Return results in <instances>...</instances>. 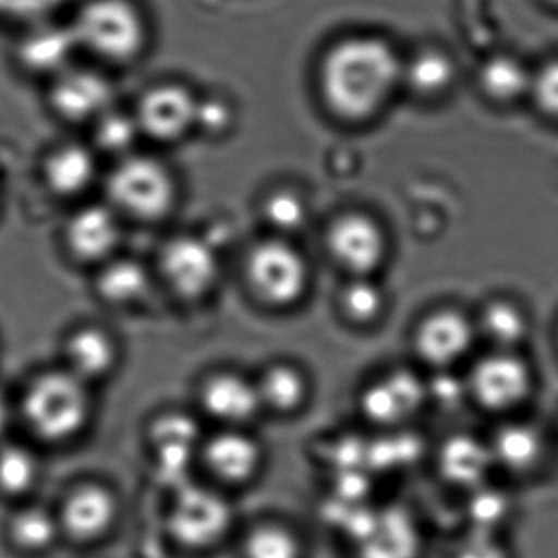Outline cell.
<instances>
[{"mask_svg":"<svg viewBox=\"0 0 558 558\" xmlns=\"http://www.w3.org/2000/svg\"><path fill=\"white\" fill-rule=\"evenodd\" d=\"M403 63L375 37L339 41L323 58L319 86L329 109L345 120L374 116L401 83Z\"/></svg>","mask_w":558,"mask_h":558,"instance_id":"6da1fadb","label":"cell"},{"mask_svg":"<svg viewBox=\"0 0 558 558\" xmlns=\"http://www.w3.org/2000/svg\"><path fill=\"white\" fill-rule=\"evenodd\" d=\"M22 413L35 436L48 442L73 439L89 423L93 398L89 384L70 371L48 372L28 385Z\"/></svg>","mask_w":558,"mask_h":558,"instance_id":"7a4b0ae2","label":"cell"},{"mask_svg":"<svg viewBox=\"0 0 558 558\" xmlns=\"http://www.w3.org/2000/svg\"><path fill=\"white\" fill-rule=\"evenodd\" d=\"M77 47L112 61L133 60L146 40L145 22L129 0H90L71 24Z\"/></svg>","mask_w":558,"mask_h":558,"instance_id":"3957f363","label":"cell"},{"mask_svg":"<svg viewBox=\"0 0 558 558\" xmlns=\"http://www.w3.org/2000/svg\"><path fill=\"white\" fill-rule=\"evenodd\" d=\"M107 194L113 207L138 220H159L171 210L174 181L168 169L145 156H132L110 172Z\"/></svg>","mask_w":558,"mask_h":558,"instance_id":"277c9868","label":"cell"},{"mask_svg":"<svg viewBox=\"0 0 558 558\" xmlns=\"http://www.w3.org/2000/svg\"><path fill=\"white\" fill-rule=\"evenodd\" d=\"M231 522L230 502L214 489L192 483L178 488L169 511V531L179 544L191 550L214 547L228 534Z\"/></svg>","mask_w":558,"mask_h":558,"instance_id":"5b68a950","label":"cell"},{"mask_svg":"<svg viewBox=\"0 0 558 558\" xmlns=\"http://www.w3.org/2000/svg\"><path fill=\"white\" fill-rule=\"evenodd\" d=\"M246 274L256 295L279 308L295 305L308 289V266L286 241L257 244L247 257Z\"/></svg>","mask_w":558,"mask_h":558,"instance_id":"8992f818","label":"cell"},{"mask_svg":"<svg viewBox=\"0 0 558 558\" xmlns=\"http://www.w3.org/2000/svg\"><path fill=\"white\" fill-rule=\"evenodd\" d=\"M161 269L174 292L187 300L207 295L220 276L217 253L197 236L169 241L161 253Z\"/></svg>","mask_w":558,"mask_h":558,"instance_id":"52a82bcc","label":"cell"},{"mask_svg":"<svg viewBox=\"0 0 558 558\" xmlns=\"http://www.w3.org/2000/svg\"><path fill=\"white\" fill-rule=\"evenodd\" d=\"M531 387L527 364L509 351H499L476 362L469 380L473 398L492 411L518 407L527 398Z\"/></svg>","mask_w":558,"mask_h":558,"instance_id":"ba28073f","label":"cell"},{"mask_svg":"<svg viewBox=\"0 0 558 558\" xmlns=\"http://www.w3.org/2000/svg\"><path fill=\"white\" fill-rule=\"evenodd\" d=\"M197 100L175 84L155 87L142 97L136 110L140 132L158 142H175L195 125Z\"/></svg>","mask_w":558,"mask_h":558,"instance_id":"9c48e42d","label":"cell"},{"mask_svg":"<svg viewBox=\"0 0 558 558\" xmlns=\"http://www.w3.org/2000/svg\"><path fill=\"white\" fill-rule=\"evenodd\" d=\"M328 247L336 260L355 277H368L380 266L385 238L378 225L364 215L338 218L328 231Z\"/></svg>","mask_w":558,"mask_h":558,"instance_id":"30bf717a","label":"cell"},{"mask_svg":"<svg viewBox=\"0 0 558 558\" xmlns=\"http://www.w3.org/2000/svg\"><path fill=\"white\" fill-rule=\"evenodd\" d=\"M354 541L357 558H417L421 551L416 525L401 511L362 518Z\"/></svg>","mask_w":558,"mask_h":558,"instance_id":"8fae6325","label":"cell"},{"mask_svg":"<svg viewBox=\"0 0 558 558\" xmlns=\"http://www.w3.org/2000/svg\"><path fill=\"white\" fill-rule=\"evenodd\" d=\"M51 106L71 122L97 120L110 110L113 90L109 81L94 71L64 70L51 87Z\"/></svg>","mask_w":558,"mask_h":558,"instance_id":"7c38bea8","label":"cell"},{"mask_svg":"<svg viewBox=\"0 0 558 558\" xmlns=\"http://www.w3.org/2000/svg\"><path fill=\"white\" fill-rule=\"evenodd\" d=\"M119 514L116 496L106 486L89 483L74 489L61 509V529L81 542L96 541L112 527Z\"/></svg>","mask_w":558,"mask_h":558,"instance_id":"4fadbf2b","label":"cell"},{"mask_svg":"<svg viewBox=\"0 0 558 558\" xmlns=\"http://www.w3.org/2000/svg\"><path fill=\"white\" fill-rule=\"evenodd\" d=\"M202 407L214 420L240 427L263 410L256 381L233 372L214 375L202 388Z\"/></svg>","mask_w":558,"mask_h":558,"instance_id":"5bb4252c","label":"cell"},{"mask_svg":"<svg viewBox=\"0 0 558 558\" xmlns=\"http://www.w3.org/2000/svg\"><path fill=\"white\" fill-rule=\"evenodd\" d=\"M414 342L424 362L434 367H449L469 351L473 342V328L465 316L444 310L421 323Z\"/></svg>","mask_w":558,"mask_h":558,"instance_id":"9a60e30c","label":"cell"},{"mask_svg":"<svg viewBox=\"0 0 558 558\" xmlns=\"http://www.w3.org/2000/svg\"><path fill=\"white\" fill-rule=\"evenodd\" d=\"M198 426L191 416L182 413L162 414L153 424V447L158 459V470L166 482L178 483L181 488L192 456L198 446Z\"/></svg>","mask_w":558,"mask_h":558,"instance_id":"2e32d148","label":"cell"},{"mask_svg":"<svg viewBox=\"0 0 558 558\" xmlns=\"http://www.w3.org/2000/svg\"><path fill=\"white\" fill-rule=\"evenodd\" d=\"M427 397V387L410 372H393L365 388L361 408L368 420L395 424L420 410Z\"/></svg>","mask_w":558,"mask_h":558,"instance_id":"e0dca14e","label":"cell"},{"mask_svg":"<svg viewBox=\"0 0 558 558\" xmlns=\"http://www.w3.org/2000/svg\"><path fill=\"white\" fill-rule=\"evenodd\" d=\"M204 459L218 478L231 485H243L259 472L263 449L250 434L230 427L205 444Z\"/></svg>","mask_w":558,"mask_h":558,"instance_id":"ac0fdd59","label":"cell"},{"mask_svg":"<svg viewBox=\"0 0 558 558\" xmlns=\"http://www.w3.org/2000/svg\"><path fill=\"white\" fill-rule=\"evenodd\" d=\"M120 238L116 211L104 205H87L71 217L66 241L74 256L89 263L104 260L113 253Z\"/></svg>","mask_w":558,"mask_h":558,"instance_id":"d6986e66","label":"cell"},{"mask_svg":"<svg viewBox=\"0 0 558 558\" xmlns=\"http://www.w3.org/2000/svg\"><path fill=\"white\" fill-rule=\"evenodd\" d=\"M77 41L71 25L35 24L19 45L22 66L35 73H63L76 51Z\"/></svg>","mask_w":558,"mask_h":558,"instance_id":"ffe728a7","label":"cell"},{"mask_svg":"<svg viewBox=\"0 0 558 558\" xmlns=\"http://www.w3.org/2000/svg\"><path fill=\"white\" fill-rule=\"evenodd\" d=\"M66 371L90 384L107 377L117 364V345L104 329L84 326L68 338Z\"/></svg>","mask_w":558,"mask_h":558,"instance_id":"44dd1931","label":"cell"},{"mask_svg":"<svg viewBox=\"0 0 558 558\" xmlns=\"http://www.w3.org/2000/svg\"><path fill=\"white\" fill-rule=\"evenodd\" d=\"M493 465L489 446L475 437H450L440 449L439 466L442 475L460 488H480Z\"/></svg>","mask_w":558,"mask_h":558,"instance_id":"7402d4cb","label":"cell"},{"mask_svg":"<svg viewBox=\"0 0 558 558\" xmlns=\"http://www.w3.org/2000/svg\"><path fill=\"white\" fill-rule=\"evenodd\" d=\"M96 159L80 145L61 146L45 162V181L54 194L73 197L93 184Z\"/></svg>","mask_w":558,"mask_h":558,"instance_id":"603a6c76","label":"cell"},{"mask_svg":"<svg viewBox=\"0 0 558 558\" xmlns=\"http://www.w3.org/2000/svg\"><path fill=\"white\" fill-rule=\"evenodd\" d=\"M151 280L148 270L133 259L110 260L97 277V290L107 302L117 306L135 305L148 293Z\"/></svg>","mask_w":558,"mask_h":558,"instance_id":"cb8c5ba5","label":"cell"},{"mask_svg":"<svg viewBox=\"0 0 558 558\" xmlns=\"http://www.w3.org/2000/svg\"><path fill=\"white\" fill-rule=\"evenodd\" d=\"M493 462L512 472L531 470L541 459V434L534 427L522 423H511L496 430L492 444Z\"/></svg>","mask_w":558,"mask_h":558,"instance_id":"d4e9b609","label":"cell"},{"mask_svg":"<svg viewBox=\"0 0 558 558\" xmlns=\"http://www.w3.org/2000/svg\"><path fill=\"white\" fill-rule=\"evenodd\" d=\"M256 384L263 408L276 413H293L308 397V381L293 365H270Z\"/></svg>","mask_w":558,"mask_h":558,"instance_id":"484cf974","label":"cell"},{"mask_svg":"<svg viewBox=\"0 0 558 558\" xmlns=\"http://www.w3.org/2000/svg\"><path fill=\"white\" fill-rule=\"evenodd\" d=\"M60 519L38 506L15 512L9 524L12 542L25 551H44L57 542L60 535Z\"/></svg>","mask_w":558,"mask_h":558,"instance_id":"4316f807","label":"cell"},{"mask_svg":"<svg viewBox=\"0 0 558 558\" xmlns=\"http://www.w3.org/2000/svg\"><path fill=\"white\" fill-rule=\"evenodd\" d=\"M480 84L496 100H514L531 90L532 76L511 57H495L480 71Z\"/></svg>","mask_w":558,"mask_h":558,"instance_id":"83f0119b","label":"cell"},{"mask_svg":"<svg viewBox=\"0 0 558 558\" xmlns=\"http://www.w3.org/2000/svg\"><path fill=\"white\" fill-rule=\"evenodd\" d=\"M483 335L492 341L499 351H509L524 341L527 336V319L524 313L509 302L489 303L483 310L480 318Z\"/></svg>","mask_w":558,"mask_h":558,"instance_id":"f1b7e54d","label":"cell"},{"mask_svg":"<svg viewBox=\"0 0 558 558\" xmlns=\"http://www.w3.org/2000/svg\"><path fill=\"white\" fill-rule=\"evenodd\" d=\"M40 466L37 457L21 444L0 446V493L21 496L37 485Z\"/></svg>","mask_w":558,"mask_h":558,"instance_id":"f546056e","label":"cell"},{"mask_svg":"<svg viewBox=\"0 0 558 558\" xmlns=\"http://www.w3.org/2000/svg\"><path fill=\"white\" fill-rule=\"evenodd\" d=\"M453 80V64L440 51H423L403 64L401 83H407L417 94H437Z\"/></svg>","mask_w":558,"mask_h":558,"instance_id":"4dcf8cb0","label":"cell"},{"mask_svg":"<svg viewBox=\"0 0 558 558\" xmlns=\"http://www.w3.org/2000/svg\"><path fill=\"white\" fill-rule=\"evenodd\" d=\"M246 558H302L299 538L282 525H260L247 535Z\"/></svg>","mask_w":558,"mask_h":558,"instance_id":"1f68e13d","label":"cell"},{"mask_svg":"<svg viewBox=\"0 0 558 558\" xmlns=\"http://www.w3.org/2000/svg\"><path fill=\"white\" fill-rule=\"evenodd\" d=\"M384 305V292L368 277H357L342 290L341 306L345 316L361 325L378 318Z\"/></svg>","mask_w":558,"mask_h":558,"instance_id":"d6a6232c","label":"cell"},{"mask_svg":"<svg viewBox=\"0 0 558 558\" xmlns=\"http://www.w3.org/2000/svg\"><path fill=\"white\" fill-rule=\"evenodd\" d=\"M96 142L104 151L122 155L130 151L138 138L140 126L135 117L125 116L116 110H107L96 120Z\"/></svg>","mask_w":558,"mask_h":558,"instance_id":"836d02e7","label":"cell"},{"mask_svg":"<svg viewBox=\"0 0 558 558\" xmlns=\"http://www.w3.org/2000/svg\"><path fill=\"white\" fill-rule=\"evenodd\" d=\"M264 215L276 230L292 233L305 225L306 207L299 195L292 192H277L267 198Z\"/></svg>","mask_w":558,"mask_h":558,"instance_id":"e575fe53","label":"cell"},{"mask_svg":"<svg viewBox=\"0 0 558 558\" xmlns=\"http://www.w3.org/2000/svg\"><path fill=\"white\" fill-rule=\"evenodd\" d=\"M478 489L470 502V515L476 531L492 532L496 524L508 514V501L501 493L493 489Z\"/></svg>","mask_w":558,"mask_h":558,"instance_id":"d590c367","label":"cell"},{"mask_svg":"<svg viewBox=\"0 0 558 558\" xmlns=\"http://www.w3.org/2000/svg\"><path fill=\"white\" fill-rule=\"evenodd\" d=\"M64 0H0V17L35 25L48 21Z\"/></svg>","mask_w":558,"mask_h":558,"instance_id":"8d00e7d4","label":"cell"},{"mask_svg":"<svg viewBox=\"0 0 558 558\" xmlns=\"http://www.w3.org/2000/svg\"><path fill=\"white\" fill-rule=\"evenodd\" d=\"M531 93L544 112L558 117V61L545 64L532 76Z\"/></svg>","mask_w":558,"mask_h":558,"instance_id":"74e56055","label":"cell"},{"mask_svg":"<svg viewBox=\"0 0 558 558\" xmlns=\"http://www.w3.org/2000/svg\"><path fill=\"white\" fill-rule=\"evenodd\" d=\"M453 558H509L492 532L475 531L457 548Z\"/></svg>","mask_w":558,"mask_h":558,"instance_id":"f35d334b","label":"cell"},{"mask_svg":"<svg viewBox=\"0 0 558 558\" xmlns=\"http://www.w3.org/2000/svg\"><path fill=\"white\" fill-rule=\"evenodd\" d=\"M230 123V110L223 102L218 100H207V102L197 104V116H195V125L204 126L211 132H220Z\"/></svg>","mask_w":558,"mask_h":558,"instance_id":"ab89813d","label":"cell"},{"mask_svg":"<svg viewBox=\"0 0 558 558\" xmlns=\"http://www.w3.org/2000/svg\"><path fill=\"white\" fill-rule=\"evenodd\" d=\"M430 395H433L440 404L452 407V404L459 403L460 398L463 397L462 385H460L457 378L442 375V377L436 378L433 385H430Z\"/></svg>","mask_w":558,"mask_h":558,"instance_id":"60d3db41","label":"cell"},{"mask_svg":"<svg viewBox=\"0 0 558 558\" xmlns=\"http://www.w3.org/2000/svg\"><path fill=\"white\" fill-rule=\"evenodd\" d=\"M9 424H11V404L4 391L0 390V436L8 430Z\"/></svg>","mask_w":558,"mask_h":558,"instance_id":"b9f144b4","label":"cell"},{"mask_svg":"<svg viewBox=\"0 0 558 558\" xmlns=\"http://www.w3.org/2000/svg\"><path fill=\"white\" fill-rule=\"evenodd\" d=\"M548 2H551V4H558V0H548Z\"/></svg>","mask_w":558,"mask_h":558,"instance_id":"7bdbcfd3","label":"cell"}]
</instances>
